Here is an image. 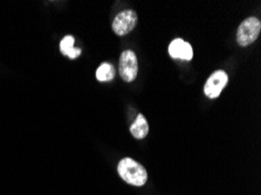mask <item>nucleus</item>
<instances>
[{
    "label": "nucleus",
    "instance_id": "obj_1",
    "mask_svg": "<svg viewBox=\"0 0 261 195\" xmlns=\"http://www.w3.org/2000/svg\"><path fill=\"white\" fill-rule=\"evenodd\" d=\"M117 172L125 182H128V184L133 186L141 187L145 185L146 180H148L146 170L140 162L133 160L132 158L122 159L118 162Z\"/></svg>",
    "mask_w": 261,
    "mask_h": 195
},
{
    "label": "nucleus",
    "instance_id": "obj_2",
    "mask_svg": "<svg viewBox=\"0 0 261 195\" xmlns=\"http://www.w3.org/2000/svg\"><path fill=\"white\" fill-rule=\"evenodd\" d=\"M260 31L261 22L258 18L251 17L245 19L237 32V42L241 47L250 46L259 38Z\"/></svg>",
    "mask_w": 261,
    "mask_h": 195
},
{
    "label": "nucleus",
    "instance_id": "obj_3",
    "mask_svg": "<svg viewBox=\"0 0 261 195\" xmlns=\"http://www.w3.org/2000/svg\"><path fill=\"white\" fill-rule=\"evenodd\" d=\"M121 77L124 82H133L138 73V62L136 54L133 50H124L121 54L120 66H118Z\"/></svg>",
    "mask_w": 261,
    "mask_h": 195
},
{
    "label": "nucleus",
    "instance_id": "obj_4",
    "mask_svg": "<svg viewBox=\"0 0 261 195\" xmlns=\"http://www.w3.org/2000/svg\"><path fill=\"white\" fill-rule=\"evenodd\" d=\"M137 23V14L133 10H126L121 12L116 15L113 21V31L115 34L123 37L130 33L136 27Z\"/></svg>",
    "mask_w": 261,
    "mask_h": 195
},
{
    "label": "nucleus",
    "instance_id": "obj_5",
    "mask_svg": "<svg viewBox=\"0 0 261 195\" xmlns=\"http://www.w3.org/2000/svg\"><path fill=\"white\" fill-rule=\"evenodd\" d=\"M228 82V76L224 70L215 71L205 83L204 93L210 98H217Z\"/></svg>",
    "mask_w": 261,
    "mask_h": 195
},
{
    "label": "nucleus",
    "instance_id": "obj_6",
    "mask_svg": "<svg viewBox=\"0 0 261 195\" xmlns=\"http://www.w3.org/2000/svg\"><path fill=\"white\" fill-rule=\"evenodd\" d=\"M169 54L173 59L190 61L193 58V50L190 43L181 39H175L169 46Z\"/></svg>",
    "mask_w": 261,
    "mask_h": 195
},
{
    "label": "nucleus",
    "instance_id": "obj_7",
    "mask_svg": "<svg viewBox=\"0 0 261 195\" xmlns=\"http://www.w3.org/2000/svg\"><path fill=\"white\" fill-rule=\"evenodd\" d=\"M130 132L136 139H143L149 133V124L143 115H138L136 121L130 126Z\"/></svg>",
    "mask_w": 261,
    "mask_h": 195
},
{
    "label": "nucleus",
    "instance_id": "obj_8",
    "mask_svg": "<svg viewBox=\"0 0 261 195\" xmlns=\"http://www.w3.org/2000/svg\"><path fill=\"white\" fill-rule=\"evenodd\" d=\"M74 42L75 39L72 37V35H67L62 39V41L60 43V50L63 55L68 57L69 59H76L79 55L81 54V49L74 48Z\"/></svg>",
    "mask_w": 261,
    "mask_h": 195
},
{
    "label": "nucleus",
    "instance_id": "obj_9",
    "mask_svg": "<svg viewBox=\"0 0 261 195\" xmlns=\"http://www.w3.org/2000/svg\"><path fill=\"white\" fill-rule=\"evenodd\" d=\"M115 77V69L108 62L102 63L96 70V78L100 82H109Z\"/></svg>",
    "mask_w": 261,
    "mask_h": 195
}]
</instances>
